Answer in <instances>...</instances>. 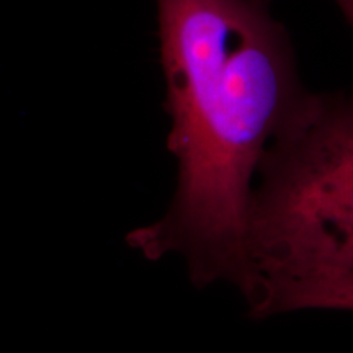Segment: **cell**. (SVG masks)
Here are the masks:
<instances>
[{
  "label": "cell",
  "mask_w": 353,
  "mask_h": 353,
  "mask_svg": "<svg viewBox=\"0 0 353 353\" xmlns=\"http://www.w3.org/2000/svg\"><path fill=\"white\" fill-rule=\"evenodd\" d=\"M170 208L126 242L149 260L176 254L196 286L236 285L252 180L306 92L288 34L265 0H156Z\"/></svg>",
  "instance_id": "6da1fadb"
},
{
  "label": "cell",
  "mask_w": 353,
  "mask_h": 353,
  "mask_svg": "<svg viewBox=\"0 0 353 353\" xmlns=\"http://www.w3.org/2000/svg\"><path fill=\"white\" fill-rule=\"evenodd\" d=\"M257 175L236 281L250 314L334 311L353 291V97L304 95Z\"/></svg>",
  "instance_id": "7a4b0ae2"
},
{
  "label": "cell",
  "mask_w": 353,
  "mask_h": 353,
  "mask_svg": "<svg viewBox=\"0 0 353 353\" xmlns=\"http://www.w3.org/2000/svg\"><path fill=\"white\" fill-rule=\"evenodd\" d=\"M335 3H337L343 13V17H345L353 28V0H335Z\"/></svg>",
  "instance_id": "3957f363"
},
{
  "label": "cell",
  "mask_w": 353,
  "mask_h": 353,
  "mask_svg": "<svg viewBox=\"0 0 353 353\" xmlns=\"http://www.w3.org/2000/svg\"><path fill=\"white\" fill-rule=\"evenodd\" d=\"M334 311H353V291L345 294V296L337 303V306H335Z\"/></svg>",
  "instance_id": "277c9868"
}]
</instances>
